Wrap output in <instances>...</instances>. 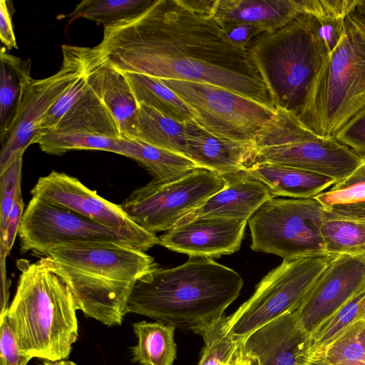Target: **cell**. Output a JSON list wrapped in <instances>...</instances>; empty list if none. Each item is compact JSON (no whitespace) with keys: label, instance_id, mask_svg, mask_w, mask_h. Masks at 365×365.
Segmentation results:
<instances>
[{"label":"cell","instance_id":"bcb514c9","mask_svg":"<svg viewBox=\"0 0 365 365\" xmlns=\"http://www.w3.org/2000/svg\"><path fill=\"white\" fill-rule=\"evenodd\" d=\"M232 365H250V361L242 354L240 349L236 356Z\"/></svg>","mask_w":365,"mask_h":365},{"label":"cell","instance_id":"3957f363","mask_svg":"<svg viewBox=\"0 0 365 365\" xmlns=\"http://www.w3.org/2000/svg\"><path fill=\"white\" fill-rule=\"evenodd\" d=\"M45 257L78 309L108 327L121 325L135 285L158 267L153 257L128 242L61 245Z\"/></svg>","mask_w":365,"mask_h":365},{"label":"cell","instance_id":"f6af8a7d","mask_svg":"<svg viewBox=\"0 0 365 365\" xmlns=\"http://www.w3.org/2000/svg\"><path fill=\"white\" fill-rule=\"evenodd\" d=\"M41 365H77L75 362L67 359L57 361H43Z\"/></svg>","mask_w":365,"mask_h":365},{"label":"cell","instance_id":"ffe728a7","mask_svg":"<svg viewBox=\"0 0 365 365\" xmlns=\"http://www.w3.org/2000/svg\"><path fill=\"white\" fill-rule=\"evenodd\" d=\"M84 71L87 80L114 118L121 137L132 135L139 103L124 74L101 58L93 47H86Z\"/></svg>","mask_w":365,"mask_h":365},{"label":"cell","instance_id":"d6a6232c","mask_svg":"<svg viewBox=\"0 0 365 365\" xmlns=\"http://www.w3.org/2000/svg\"><path fill=\"white\" fill-rule=\"evenodd\" d=\"M311 358L328 365H365V320L351 324L322 352Z\"/></svg>","mask_w":365,"mask_h":365},{"label":"cell","instance_id":"e575fe53","mask_svg":"<svg viewBox=\"0 0 365 365\" xmlns=\"http://www.w3.org/2000/svg\"><path fill=\"white\" fill-rule=\"evenodd\" d=\"M23 155L0 173V240L4 237L8 219L17 195L21 192Z\"/></svg>","mask_w":365,"mask_h":365},{"label":"cell","instance_id":"7dc6e473","mask_svg":"<svg viewBox=\"0 0 365 365\" xmlns=\"http://www.w3.org/2000/svg\"><path fill=\"white\" fill-rule=\"evenodd\" d=\"M308 365H328L322 360L316 358H311Z\"/></svg>","mask_w":365,"mask_h":365},{"label":"cell","instance_id":"74e56055","mask_svg":"<svg viewBox=\"0 0 365 365\" xmlns=\"http://www.w3.org/2000/svg\"><path fill=\"white\" fill-rule=\"evenodd\" d=\"M324 207L335 205L353 204L365 201V182L338 190H329L314 197Z\"/></svg>","mask_w":365,"mask_h":365},{"label":"cell","instance_id":"d4e9b609","mask_svg":"<svg viewBox=\"0 0 365 365\" xmlns=\"http://www.w3.org/2000/svg\"><path fill=\"white\" fill-rule=\"evenodd\" d=\"M0 137L1 143L11 131L31 81V59L22 60L6 51H0Z\"/></svg>","mask_w":365,"mask_h":365},{"label":"cell","instance_id":"9a60e30c","mask_svg":"<svg viewBox=\"0 0 365 365\" xmlns=\"http://www.w3.org/2000/svg\"><path fill=\"white\" fill-rule=\"evenodd\" d=\"M365 289V256L336 255L295 310L311 334L319 324Z\"/></svg>","mask_w":365,"mask_h":365},{"label":"cell","instance_id":"30bf717a","mask_svg":"<svg viewBox=\"0 0 365 365\" xmlns=\"http://www.w3.org/2000/svg\"><path fill=\"white\" fill-rule=\"evenodd\" d=\"M226 184L225 177L197 168L172 180L153 179L133 191L120 205L145 231L167 232Z\"/></svg>","mask_w":365,"mask_h":365},{"label":"cell","instance_id":"4dcf8cb0","mask_svg":"<svg viewBox=\"0 0 365 365\" xmlns=\"http://www.w3.org/2000/svg\"><path fill=\"white\" fill-rule=\"evenodd\" d=\"M360 320H365V289L310 334L311 357L322 352L351 324Z\"/></svg>","mask_w":365,"mask_h":365},{"label":"cell","instance_id":"7c38bea8","mask_svg":"<svg viewBox=\"0 0 365 365\" xmlns=\"http://www.w3.org/2000/svg\"><path fill=\"white\" fill-rule=\"evenodd\" d=\"M85 53L86 47L63 45V61L59 71L47 78L31 79L17 118L1 143L0 173L23 155L29 145L36 143L46 114L83 71Z\"/></svg>","mask_w":365,"mask_h":365},{"label":"cell","instance_id":"c3c4849f","mask_svg":"<svg viewBox=\"0 0 365 365\" xmlns=\"http://www.w3.org/2000/svg\"><path fill=\"white\" fill-rule=\"evenodd\" d=\"M360 4L365 9V0H360Z\"/></svg>","mask_w":365,"mask_h":365},{"label":"cell","instance_id":"44dd1931","mask_svg":"<svg viewBox=\"0 0 365 365\" xmlns=\"http://www.w3.org/2000/svg\"><path fill=\"white\" fill-rule=\"evenodd\" d=\"M225 187L180 222L198 217H220L247 220L267 201L274 197L269 187L245 171L224 176Z\"/></svg>","mask_w":365,"mask_h":365},{"label":"cell","instance_id":"ba28073f","mask_svg":"<svg viewBox=\"0 0 365 365\" xmlns=\"http://www.w3.org/2000/svg\"><path fill=\"white\" fill-rule=\"evenodd\" d=\"M335 256L327 253L283 259L264 277L249 299L225 317L227 331L242 344L258 328L295 311Z\"/></svg>","mask_w":365,"mask_h":365},{"label":"cell","instance_id":"4316f807","mask_svg":"<svg viewBox=\"0 0 365 365\" xmlns=\"http://www.w3.org/2000/svg\"><path fill=\"white\" fill-rule=\"evenodd\" d=\"M36 143L43 152L51 155H61L71 150H93L111 152L131 159L138 148L136 141L125 138L54 130L42 133Z\"/></svg>","mask_w":365,"mask_h":365},{"label":"cell","instance_id":"6da1fadb","mask_svg":"<svg viewBox=\"0 0 365 365\" xmlns=\"http://www.w3.org/2000/svg\"><path fill=\"white\" fill-rule=\"evenodd\" d=\"M93 49L123 73L210 83L274 108L249 51L183 0H153L140 14L105 26Z\"/></svg>","mask_w":365,"mask_h":365},{"label":"cell","instance_id":"8d00e7d4","mask_svg":"<svg viewBox=\"0 0 365 365\" xmlns=\"http://www.w3.org/2000/svg\"><path fill=\"white\" fill-rule=\"evenodd\" d=\"M361 155H365V106L334 136Z\"/></svg>","mask_w":365,"mask_h":365},{"label":"cell","instance_id":"60d3db41","mask_svg":"<svg viewBox=\"0 0 365 365\" xmlns=\"http://www.w3.org/2000/svg\"><path fill=\"white\" fill-rule=\"evenodd\" d=\"M24 203L21 192L17 195L10 212L4 237L0 240V249L5 250L8 253L12 249L16 235L18 234L24 212Z\"/></svg>","mask_w":365,"mask_h":365},{"label":"cell","instance_id":"ab89813d","mask_svg":"<svg viewBox=\"0 0 365 365\" xmlns=\"http://www.w3.org/2000/svg\"><path fill=\"white\" fill-rule=\"evenodd\" d=\"M220 26L232 43L247 50L259 36L264 34L257 26L247 24L220 25Z\"/></svg>","mask_w":365,"mask_h":365},{"label":"cell","instance_id":"b9f144b4","mask_svg":"<svg viewBox=\"0 0 365 365\" xmlns=\"http://www.w3.org/2000/svg\"><path fill=\"white\" fill-rule=\"evenodd\" d=\"M7 1H0V40L8 50L18 48Z\"/></svg>","mask_w":365,"mask_h":365},{"label":"cell","instance_id":"9c48e42d","mask_svg":"<svg viewBox=\"0 0 365 365\" xmlns=\"http://www.w3.org/2000/svg\"><path fill=\"white\" fill-rule=\"evenodd\" d=\"M324 209L314 197L270 199L247 221L251 249L283 259L327 254L321 230Z\"/></svg>","mask_w":365,"mask_h":365},{"label":"cell","instance_id":"1f68e13d","mask_svg":"<svg viewBox=\"0 0 365 365\" xmlns=\"http://www.w3.org/2000/svg\"><path fill=\"white\" fill-rule=\"evenodd\" d=\"M137 142L138 147L133 160L145 168L153 179L172 180L199 168L184 155Z\"/></svg>","mask_w":365,"mask_h":365},{"label":"cell","instance_id":"7bdbcfd3","mask_svg":"<svg viewBox=\"0 0 365 365\" xmlns=\"http://www.w3.org/2000/svg\"><path fill=\"white\" fill-rule=\"evenodd\" d=\"M6 255L0 254V269H1V312L0 315L3 314L8 309V302L9 297V282L6 276Z\"/></svg>","mask_w":365,"mask_h":365},{"label":"cell","instance_id":"f546056e","mask_svg":"<svg viewBox=\"0 0 365 365\" xmlns=\"http://www.w3.org/2000/svg\"><path fill=\"white\" fill-rule=\"evenodd\" d=\"M153 0H83L64 18L70 22L85 18L105 26L116 24L143 13Z\"/></svg>","mask_w":365,"mask_h":365},{"label":"cell","instance_id":"ee69618b","mask_svg":"<svg viewBox=\"0 0 365 365\" xmlns=\"http://www.w3.org/2000/svg\"><path fill=\"white\" fill-rule=\"evenodd\" d=\"M362 164L349 178L342 182L334 184L331 187V190L346 187L357 183L365 182V155Z\"/></svg>","mask_w":365,"mask_h":365},{"label":"cell","instance_id":"277c9868","mask_svg":"<svg viewBox=\"0 0 365 365\" xmlns=\"http://www.w3.org/2000/svg\"><path fill=\"white\" fill-rule=\"evenodd\" d=\"M16 264L17 287L4 314L21 349L43 361L67 359L78 336V309L71 291L46 257L36 262L21 259Z\"/></svg>","mask_w":365,"mask_h":365},{"label":"cell","instance_id":"5b68a950","mask_svg":"<svg viewBox=\"0 0 365 365\" xmlns=\"http://www.w3.org/2000/svg\"><path fill=\"white\" fill-rule=\"evenodd\" d=\"M365 106V9L346 17L342 36L313 78L298 116L317 135L331 138Z\"/></svg>","mask_w":365,"mask_h":365},{"label":"cell","instance_id":"7402d4cb","mask_svg":"<svg viewBox=\"0 0 365 365\" xmlns=\"http://www.w3.org/2000/svg\"><path fill=\"white\" fill-rule=\"evenodd\" d=\"M303 14V0H216L213 16L221 26L247 24L269 34Z\"/></svg>","mask_w":365,"mask_h":365},{"label":"cell","instance_id":"8fae6325","mask_svg":"<svg viewBox=\"0 0 365 365\" xmlns=\"http://www.w3.org/2000/svg\"><path fill=\"white\" fill-rule=\"evenodd\" d=\"M161 81L195 111L196 121L201 126L219 137L253 142L274 113L275 107L216 85L179 80Z\"/></svg>","mask_w":365,"mask_h":365},{"label":"cell","instance_id":"8992f818","mask_svg":"<svg viewBox=\"0 0 365 365\" xmlns=\"http://www.w3.org/2000/svg\"><path fill=\"white\" fill-rule=\"evenodd\" d=\"M248 51L274 106L298 114L328 55L318 34L317 19L300 14L282 28L262 34Z\"/></svg>","mask_w":365,"mask_h":365},{"label":"cell","instance_id":"f1b7e54d","mask_svg":"<svg viewBox=\"0 0 365 365\" xmlns=\"http://www.w3.org/2000/svg\"><path fill=\"white\" fill-rule=\"evenodd\" d=\"M124 74L138 103L152 107L180 123L196 120L195 111L161 81L138 73Z\"/></svg>","mask_w":365,"mask_h":365},{"label":"cell","instance_id":"52a82bcc","mask_svg":"<svg viewBox=\"0 0 365 365\" xmlns=\"http://www.w3.org/2000/svg\"><path fill=\"white\" fill-rule=\"evenodd\" d=\"M250 163H271L305 170L344 181L364 157L338 141L308 128L292 111L276 107L272 118L257 133Z\"/></svg>","mask_w":365,"mask_h":365},{"label":"cell","instance_id":"d590c367","mask_svg":"<svg viewBox=\"0 0 365 365\" xmlns=\"http://www.w3.org/2000/svg\"><path fill=\"white\" fill-rule=\"evenodd\" d=\"M0 365H28L32 359L20 348L6 315H0Z\"/></svg>","mask_w":365,"mask_h":365},{"label":"cell","instance_id":"e0dca14e","mask_svg":"<svg viewBox=\"0 0 365 365\" xmlns=\"http://www.w3.org/2000/svg\"><path fill=\"white\" fill-rule=\"evenodd\" d=\"M240 351L250 365H308L310 334L294 311L251 333L242 341Z\"/></svg>","mask_w":365,"mask_h":365},{"label":"cell","instance_id":"ac0fdd59","mask_svg":"<svg viewBox=\"0 0 365 365\" xmlns=\"http://www.w3.org/2000/svg\"><path fill=\"white\" fill-rule=\"evenodd\" d=\"M247 220L198 217L178 222L159 237V245L187 255L219 257L237 252Z\"/></svg>","mask_w":365,"mask_h":365},{"label":"cell","instance_id":"5bb4252c","mask_svg":"<svg viewBox=\"0 0 365 365\" xmlns=\"http://www.w3.org/2000/svg\"><path fill=\"white\" fill-rule=\"evenodd\" d=\"M18 235L22 251L43 255L50 249L66 244L96 242L131 244L113 230L74 211L34 197L24 210Z\"/></svg>","mask_w":365,"mask_h":365},{"label":"cell","instance_id":"f35d334b","mask_svg":"<svg viewBox=\"0 0 365 365\" xmlns=\"http://www.w3.org/2000/svg\"><path fill=\"white\" fill-rule=\"evenodd\" d=\"M346 17L327 16L316 18L318 21V34L327 54L334 49L340 41Z\"/></svg>","mask_w":365,"mask_h":365},{"label":"cell","instance_id":"681fc988","mask_svg":"<svg viewBox=\"0 0 365 365\" xmlns=\"http://www.w3.org/2000/svg\"><path fill=\"white\" fill-rule=\"evenodd\" d=\"M232 364H233V362H232V363H231V364H229V365H232Z\"/></svg>","mask_w":365,"mask_h":365},{"label":"cell","instance_id":"4fadbf2b","mask_svg":"<svg viewBox=\"0 0 365 365\" xmlns=\"http://www.w3.org/2000/svg\"><path fill=\"white\" fill-rule=\"evenodd\" d=\"M32 197L74 211L117 232L135 247L146 252L159 243L155 234L137 225L121 208L76 178L51 171L38 178L31 190Z\"/></svg>","mask_w":365,"mask_h":365},{"label":"cell","instance_id":"2e32d148","mask_svg":"<svg viewBox=\"0 0 365 365\" xmlns=\"http://www.w3.org/2000/svg\"><path fill=\"white\" fill-rule=\"evenodd\" d=\"M48 130L123 138L111 113L89 84L84 69L46 114L38 137Z\"/></svg>","mask_w":365,"mask_h":365},{"label":"cell","instance_id":"83f0119b","mask_svg":"<svg viewBox=\"0 0 365 365\" xmlns=\"http://www.w3.org/2000/svg\"><path fill=\"white\" fill-rule=\"evenodd\" d=\"M133 329L137 339L131 349L133 361L140 365H173L177 354L173 326L141 321L134 323Z\"/></svg>","mask_w":365,"mask_h":365},{"label":"cell","instance_id":"cb8c5ba5","mask_svg":"<svg viewBox=\"0 0 365 365\" xmlns=\"http://www.w3.org/2000/svg\"><path fill=\"white\" fill-rule=\"evenodd\" d=\"M245 172L267 185L274 197H314L336 183L329 177L277 163H253Z\"/></svg>","mask_w":365,"mask_h":365},{"label":"cell","instance_id":"836d02e7","mask_svg":"<svg viewBox=\"0 0 365 365\" xmlns=\"http://www.w3.org/2000/svg\"><path fill=\"white\" fill-rule=\"evenodd\" d=\"M200 336L205 346L198 365H229L241 347V343L227 331L225 316Z\"/></svg>","mask_w":365,"mask_h":365},{"label":"cell","instance_id":"603a6c76","mask_svg":"<svg viewBox=\"0 0 365 365\" xmlns=\"http://www.w3.org/2000/svg\"><path fill=\"white\" fill-rule=\"evenodd\" d=\"M324 208L321 230L327 252L365 256V201Z\"/></svg>","mask_w":365,"mask_h":365},{"label":"cell","instance_id":"7a4b0ae2","mask_svg":"<svg viewBox=\"0 0 365 365\" xmlns=\"http://www.w3.org/2000/svg\"><path fill=\"white\" fill-rule=\"evenodd\" d=\"M243 279L207 257L191 256L173 268L158 267L138 281L127 314L134 313L201 335L239 296Z\"/></svg>","mask_w":365,"mask_h":365},{"label":"cell","instance_id":"d6986e66","mask_svg":"<svg viewBox=\"0 0 365 365\" xmlns=\"http://www.w3.org/2000/svg\"><path fill=\"white\" fill-rule=\"evenodd\" d=\"M185 125L186 157L199 168L224 177L245 171L250 165L255 153L254 141L219 137L195 120L186 122Z\"/></svg>","mask_w":365,"mask_h":365},{"label":"cell","instance_id":"484cf974","mask_svg":"<svg viewBox=\"0 0 365 365\" xmlns=\"http://www.w3.org/2000/svg\"><path fill=\"white\" fill-rule=\"evenodd\" d=\"M186 125L150 107L139 103L130 140L180 154L186 157Z\"/></svg>","mask_w":365,"mask_h":365}]
</instances>
